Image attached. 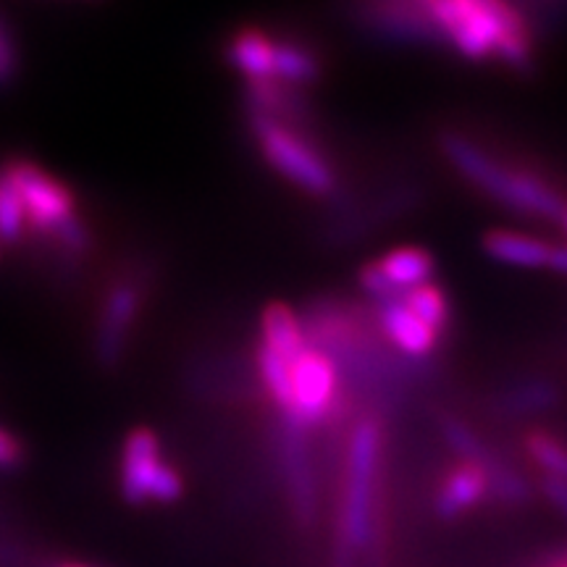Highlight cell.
Segmentation results:
<instances>
[{"mask_svg": "<svg viewBox=\"0 0 567 567\" xmlns=\"http://www.w3.org/2000/svg\"><path fill=\"white\" fill-rule=\"evenodd\" d=\"M429 24L444 34L465 59H502L509 66H526L530 40L526 21L513 6L494 0H434L423 6Z\"/></svg>", "mask_w": 567, "mask_h": 567, "instance_id": "obj_1", "label": "cell"}, {"mask_svg": "<svg viewBox=\"0 0 567 567\" xmlns=\"http://www.w3.org/2000/svg\"><path fill=\"white\" fill-rule=\"evenodd\" d=\"M442 151L465 179H471L502 205H509V208L520 213H530V216L555 218V221H559V216H563V197L547 182L538 179V176L502 166L499 161H494L492 155H486L481 147L473 145L471 140L460 137V134H444Z\"/></svg>", "mask_w": 567, "mask_h": 567, "instance_id": "obj_2", "label": "cell"}, {"mask_svg": "<svg viewBox=\"0 0 567 567\" xmlns=\"http://www.w3.org/2000/svg\"><path fill=\"white\" fill-rule=\"evenodd\" d=\"M3 172L17 187L27 221L34 229L51 234L71 250H82L87 245V234L74 216V195L69 193L66 184L21 158L6 163Z\"/></svg>", "mask_w": 567, "mask_h": 567, "instance_id": "obj_3", "label": "cell"}, {"mask_svg": "<svg viewBox=\"0 0 567 567\" xmlns=\"http://www.w3.org/2000/svg\"><path fill=\"white\" fill-rule=\"evenodd\" d=\"M252 132L258 137L260 151H264L266 161L287 176L289 182L302 187L310 195H329L334 189V172H331L329 163L323 161V155L310 147L308 140H302L300 134L284 126L276 116H252Z\"/></svg>", "mask_w": 567, "mask_h": 567, "instance_id": "obj_4", "label": "cell"}, {"mask_svg": "<svg viewBox=\"0 0 567 567\" xmlns=\"http://www.w3.org/2000/svg\"><path fill=\"white\" fill-rule=\"evenodd\" d=\"M184 481L172 465L161 460V442L151 429H134L122 452V494L130 505L176 502Z\"/></svg>", "mask_w": 567, "mask_h": 567, "instance_id": "obj_5", "label": "cell"}, {"mask_svg": "<svg viewBox=\"0 0 567 567\" xmlns=\"http://www.w3.org/2000/svg\"><path fill=\"white\" fill-rule=\"evenodd\" d=\"M375 463H379V425L375 421H363L352 436L344 496V542L352 549H363L371 538Z\"/></svg>", "mask_w": 567, "mask_h": 567, "instance_id": "obj_6", "label": "cell"}, {"mask_svg": "<svg viewBox=\"0 0 567 567\" xmlns=\"http://www.w3.org/2000/svg\"><path fill=\"white\" fill-rule=\"evenodd\" d=\"M292 389L295 413L289 421L295 423V429L321 421L331 413L339 392L334 360L326 352L308 347L292 363Z\"/></svg>", "mask_w": 567, "mask_h": 567, "instance_id": "obj_7", "label": "cell"}, {"mask_svg": "<svg viewBox=\"0 0 567 567\" xmlns=\"http://www.w3.org/2000/svg\"><path fill=\"white\" fill-rule=\"evenodd\" d=\"M137 310L140 295L132 284H118V287L111 289L109 300H105L101 329H97V354H101L103 363H116L122 358Z\"/></svg>", "mask_w": 567, "mask_h": 567, "instance_id": "obj_8", "label": "cell"}, {"mask_svg": "<svg viewBox=\"0 0 567 567\" xmlns=\"http://www.w3.org/2000/svg\"><path fill=\"white\" fill-rule=\"evenodd\" d=\"M488 488L486 467L476 463H460L446 473L442 486L436 492V513L442 517H457L463 515L465 509L476 507L481 499H484Z\"/></svg>", "mask_w": 567, "mask_h": 567, "instance_id": "obj_9", "label": "cell"}, {"mask_svg": "<svg viewBox=\"0 0 567 567\" xmlns=\"http://www.w3.org/2000/svg\"><path fill=\"white\" fill-rule=\"evenodd\" d=\"M381 326H384V334L413 358L431 354L439 342L436 331L429 329L413 310H408L402 300L381 302Z\"/></svg>", "mask_w": 567, "mask_h": 567, "instance_id": "obj_10", "label": "cell"}, {"mask_svg": "<svg viewBox=\"0 0 567 567\" xmlns=\"http://www.w3.org/2000/svg\"><path fill=\"white\" fill-rule=\"evenodd\" d=\"M229 59L237 71L250 80V84L271 82L276 63V42L260 30H243L234 34Z\"/></svg>", "mask_w": 567, "mask_h": 567, "instance_id": "obj_11", "label": "cell"}, {"mask_svg": "<svg viewBox=\"0 0 567 567\" xmlns=\"http://www.w3.org/2000/svg\"><path fill=\"white\" fill-rule=\"evenodd\" d=\"M484 250L488 258L499 260V264L538 268L549 264L551 245L542 243V239L536 237H528V234L494 229L484 237Z\"/></svg>", "mask_w": 567, "mask_h": 567, "instance_id": "obj_12", "label": "cell"}, {"mask_svg": "<svg viewBox=\"0 0 567 567\" xmlns=\"http://www.w3.org/2000/svg\"><path fill=\"white\" fill-rule=\"evenodd\" d=\"M264 347L271 350L274 354L287 360V363H295L300 354L308 350V342H305L302 323L297 321V316L287 305L274 302L268 305L264 313Z\"/></svg>", "mask_w": 567, "mask_h": 567, "instance_id": "obj_13", "label": "cell"}, {"mask_svg": "<svg viewBox=\"0 0 567 567\" xmlns=\"http://www.w3.org/2000/svg\"><path fill=\"white\" fill-rule=\"evenodd\" d=\"M375 266H379V271L384 274V279L392 284L396 292L400 289L410 292V289L429 284L436 264L431 252L421 250V247H396V250L386 252L381 260H375Z\"/></svg>", "mask_w": 567, "mask_h": 567, "instance_id": "obj_14", "label": "cell"}, {"mask_svg": "<svg viewBox=\"0 0 567 567\" xmlns=\"http://www.w3.org/2000/svg\"><path fill=\"white\" fill-rule=\"evenodd\" d=\"M258 368H260V379L271 394V400L284 410L287 421L295 413V389H292V363L274 354L266 347L258 350Z\"/></svg>", "mask_w": 567, "mask_h": 567, "instance_id": "obj_15", "label": "cell"}, {"mask_svg": "<svg viewBox=\"0 0 567 567\" xmlns=\"http://www.w3.org/2000/svg\"><path fill=\"white\" fill-rule=\"evenodd\" d=\"M318 76V63L313 55L295 42H276L274 80L289 84H308Z\"/></svg>", "mask_w": 567, "mask_h": 567, "instance_id": "obj_16", "label": "cell"}, {"mask_svg": "<svg viewBox=\"0 0 567 567\" xmlns=\"http://www.w3.org/2000/svg\"><path fill=\"white\" fill-rule=\"evenodd\" d=\"M400 300L405 302L408 310L421 318V321L434 329L436 334L444 329L446 321H450V305H446V297L434 284H423V287L410 289V292L400 295Z\"/></svg>", "mask_w": 567, "mask_h": 567, "instance_id": "obj_17", "label": "cell"}, {"mask_svg": "<svg viewBox=\"0 0 567 567\" xmlns=\"http://www.w3.org/2000/svg\"><path fill=\"white\" fill-rule=\"evenodd\" d=\"M526 446L530 457L549 473L551 481H565L567 484V446L557 436L547 434V431H530Z\"/></svg>", "mask_w": 567, "mask_h": 567, "instance_id": "obj_18", "label": "cell"}, {"mask_svg": "<svg viewBox=\"0 0 567 567\" xmlns=\"http://www.w3.org/2000/svg\"><path fill=\"white\" fill-rule=\"evenodd\" d=\"M24 205H21L17 187H13L9 176L0 168V239L3 243H17L21 234H24Z\"/></svg>", "mask_w": 567, "mask_h": 567, "instance_id": "obj_19", "label": "cell"}, {"mask_svg": "<svg viewBox=\"0 0 567 567\" xmlns=\"http://www.w3.org/2000/svg\"><path fill=\"white\" fill-rule=\"evenodd\" d=\"M444 436H446V442H450L460 452V455H463L465 463H476L481 467L488 465L484 444H481L463 423L455 421V417H446L444 421Z\"/></svg>", "mask_w": 567, "mask_h": 567, "instance_id": "obj_20", "label": "cell"}, {"mask_svg": "<svg viewBox=\"0 0 567 567\" xmlns=\"http://www.w3.org/2000/svg\"><path fill=\"white\" fill-rule=\"evenodd\" d=\"M21 457H24V450H21L19 439L0 429V467H17Z\"/></svg>", "mask_w": 567, "mask_h": 567, "instance_id": "obj_21", "label": "cell"}, {"mask_svg": "<svg viewBox=\"0 0 567 567\" xmlns=\"http://www.w3.org/2000/svg\"><path fill=\"white\" fill-rule=\"evenodd\" d=\"M13 69V51H11V42L6 38L3 30H0V80L11 74Z\"/></svg>", "mask_w": 567, "mask_h": 567, "instance_id": "obj_22", "label": "cell"}, {"mask_svg": "<svg viewBox=\"0 0 567 567\" xmlns=\"http://www.w3.org/2000/svg\"><path fill=\"white\" fill-rule=\"evenodd\" d=\"M547 494L551 496V502L563 507V513L567 515V484H565V481L547 478Z\"/></svg>", "mask_w": 567, "mask_h": 567, "instance_id": "obj_23", "label": "cell"}, {"mask_svg": "<svg viewBox=\"0 0 567 567\" xmlns=\"http://www.w3.org/2000/svg\"><path fill=\"white\" fill-rule=\"evenodd\" d=\"M547 266L555 268V271H559V274H567V245L551 247Z\"/></svg>", "mask_w": 567, "mask_h": 567, "instance_id": "obj_24", "label": "cell"}, {"mask_svg": "<svg viewBox=\"0 0 567 567\" xmlns=\"http://www.w3.org/2000/svg\"><path fill=\"white\" fill-rule=\"evenodd\" d=\"M559 224H563V226H565V231H567V205H565L563 216H559Z\"/></svg>", "mask_w": 567, "mask_h": 567, "instance_id": "obj_25", "label": "cell"}, {"mask_svg": "<svg viewBox=\"0 0 567 567\" xmlns=\"http://www.w3.org/2000/svg\"><path fill=\"white\" fill-rule=\"evenodd\" d=\"M0 258H3V239H0Z\"/></svg>", "mask_w": 567, "mask_h": 567, "instance_id": "obj_26", "label": "cell"}, {"mask_svg": "<svg viewBox=\"0 0 567 567\" xmlns=\"http://www.w3.org/2000/svg\"><path fill=\"white\" fill-rule=\"evenodd\" d=\"M555 567H567V559H563V563H559V565H555Z\"/></svg>", "mask_w": 567, "mask_h": 567, "instance_id": "obj_27", "label": "cell"}, {"mask_svg": "<svg viewBox=\"0 0 567 567\" xmlns=\"http://www.w3.org/2000/svg\"><path fill=\"white\" fill-rule=\"evenodd\" d=\"M63 567H82V565H63Z\"/></svg>", "mask_w": 567, "mask_h": 567, "instance_id": "obj_28", "label": "cell"}]
</instances>
